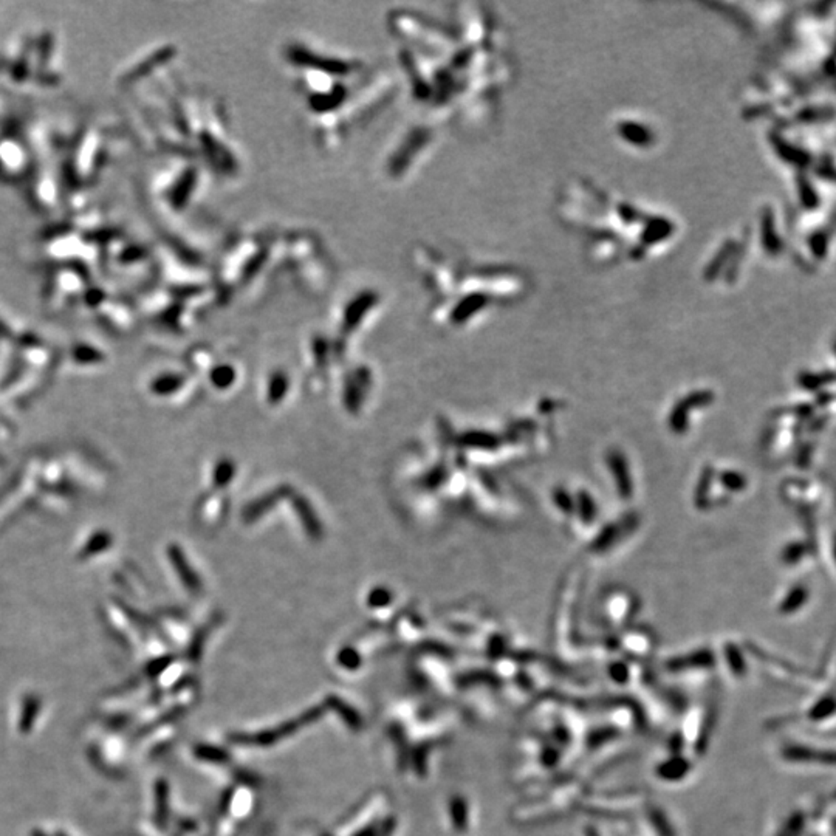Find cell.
Segmentation results:
<instances>
[{"label":"cell","mask_w":836,"mask_h":836,"mask_svg":"<svg viewBox=\"0 0 836 836\" xmlns=\"http://www.w3.org/2000/svg\"><path fill=\"white\" fill-rule=\"evenodd\" d=\"M773 144H774L777 153H779V155L786 160L787 163H791L797 167H807L811 163V158L809 153H805L801 149H796L795 146H790L779 137L773 138Z\"/></svg>","instance_id":"obj_1"},{"label":"cell","mask_w":836,"mask_h":836,"mask_svg":"<svg viewBox=\"0 0 836 836\" xmlns=\"http://www.w3.org/2000/svg\"><path fill=\"white\" fill-rule=\"evenodd\" d=\"M762 232H764V245L767 253L769 254H779L781 249H782V244L779 237L776 236V231H774V222H773V216L769 211H765L764 214V222H762Z\"/></svg>","instance_id":"obj_2"},{"label":"cell","mask_w":836,"mask_h":836,"mask_svg":"<svg viewBox=\"0 0 836 836\" xmlns=\"http://www.w3.org/2000/svg\"><path fill=\"white\" fill-rule=\"evenodd\" d=\"M797 189H799V197H801V202L807 209H815L818 204H819V197L816 194V190L813 189V186L810 185V181L807 180L802 175H799L797 177Z\"/></svg>","instance_id":"obj_3"},{"label":"cell","mask_w":836,"mask_h":836,"mask_svg":"<svg viewBox=\"0 0 836 836\" xmlns=\"http://www.w3.org/2000/svg\"><path fill=\"white\" fill-rule=\"evenodd\" d=\"M828 240H830L828 231H818L810 237V248H811V253L815 254V258L823 259L827 254Z\"/></svg>","instance_id":"obj_4"},{"label":"cell","mask_w":836,"mask_h":836,"mask_svg":"<svg viewBox=\"0 0 836 836\" xmlns=\"http://www.w3.org/2000/svg\"><path fill=\"white\" fill-rule=\"evenodd\" d=\"M287 391V378H284L282 375H274L270 381V392H268V398L271 401H279L282 398L284 392Z\"/></svg>","instance_id":"obj_5"},{"label":"cell","mask_w":836,"mask_h":836,"mask_svg":"<svg viewBox=\"0 0 836 836\" xmlns=\"http://www.w3.org/2000/svg\"><path fill=\"white\" fill-rule=\"evenodd\" d=\"M234 378V373L230 368H217L212 373V379H214L216 386L218 387H226L230 386V383Z\"/></svg>","instance_id":"obj_6"},{"label":"cell","mask_w":836,"mask_h":836,"mask_svg":"<svg viewBox=\"0 0 836 836\" xmlns=\"http://www.w3.org/2000/svg\"><path fill=\"white\" fill-rule=\"evenodd\" d=\"M828 116H832L830 110H821V109H813V110H804L801 113V118L805 121H815V120H823V118H828Z\"/></svg>","instance_id":"obj_7"},{"label":"cell","mask_w":836,"mask_h":836,"mask_svg":"<svg viewBox=\"0 0 836 836\" xmlns=\"http://www.w3.org/2000/svg\"><path fill=\"white\" fill-rule=\"evenodd\" d=\"M819 175H821V177H824V179H828V180H832V181H836V171H835V169H832V167H828V166H825V167H821V169H819Z\"/></svg>","instance_id":"obj_8"}]
</instances>
